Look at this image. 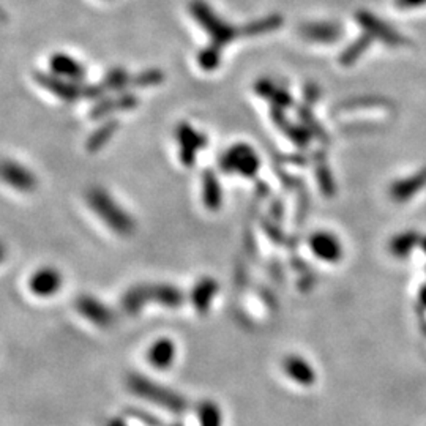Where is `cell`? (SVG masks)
Listing matches in <instances>:
<instances>
[{"instance_id":"cell-26","label":"cell","mask_w":426,"mask_h":426,"mask_svg":"<svg viewBox=\"0 0 426 426\" xmlns=\"http://www.w3.org/2000/svg\"><path fill=\"white\" fill-rule=\"evenodd\" d=\"M376 108V106H383V100L382 99H373V96H365V99H355L347 101L346 104H343V108Z\"/></svg>"},{"instance_id":"cell-31","label":"cell","mask_w":426,"mask_h":426,"mask_svg":"<svg viewBox=\"0 0 426 426\" xmlns=\"http://www.w3.org/2000/svg\"><path fill=\"white\" fill-rule=\"evenodd\" d=\"M418 297H420V302H422V305L426 308V284L420 289V294H418Z\"/></svg>"},{"instance_id":"cell-1","label":"cell","mask_w":426,"mask_h":426,"mask_svg":"<svg viewBox=\"0 0 426 426\" xmlns=\"http://www.w3.org/2000/svg\"><path fill=\"white\" fill-rule=\"evenodd\" d=\"M185 296L179 288L166 283H142L130 288L122 297V308L127 314H138L149 302L163 305L166 308H179Z\"/></svg>"},{"instance_id":"cell-2","label":"cell","mask_w":426,"mask_h":426,"mask_svg":"<svg viewBox=\"0 0 426 426\" xmlns=\"http://www.w3.org/2000/svg\"><path fill=\"white\" fill-rule=\"evenodd\" d=\"M87 204L116 234L131 235L136 230L135 218L103 188H90L87 191Z\"/></svg>"},{"instance_id":"cell-29","label":"cell","mask_w":426,"mask_h":426,"mask_svg":"<svg viewBox=\"0 0 426 426\" xmlns=\"http://www.w3.org/2000/svg\"><path fill=\"white\" fill-rule=\"evenodd\" d=\"M319 95H320V92H319V89L318 87H310V89H306L305 90V103L308 101V103H314L318 99H319Z\"/></svg>"},{"instance_id":"cell-5","label":"cell","mask_w":426,"mask_h":426,"mask_svg":"<svg viewBox=\"0 0 426 426\" xmlns=\"http://www.w3.org/2000/svg\"><path fill=\"white\" fill-rule=\"evenodd\" d=\"M355 19L363 29V33H366L373 41H381V43L393 47L408 45V38L400 30L393 29L392 26L377 18L371 11L361 10L355 15Z\"/></svg>"},{"instance_id":"cell-22","label":"cell","mask_w":426,"mask_h":426,"mask_svg":"<svg viewBox=\"0 0 426 426\" xmlns=\"http://www.w3.org/2000/svg\"><path fill=\"white\" fill-rule=\"evenodd\" d=\"M283 24V18L279 15H269L265 18H261L254 21L245 27V33L254 37V35H264V33H270L276 29H279Z\"/></svg>"},{"instance_id":"cell-27","label":"cell","mask_w":426,"mask_h":426,"mask_svg":"<svg viewBox=\"0 0 426 426\" xmlns=\"http://www.w3.org/2000/svg\"><path fill=\"white\" fill-rule=\"evenodd\" d=\"M318 181L320 186L324 188L325 194H333L335 193V185H333V179L330 177V172H328L327 167H320L318 171Z\"/></svg>"},{"instance_id":"cell-28","label":"cell","mask_w":426,"mask_h":426,"mask_svg":"<svg viewBox=\"0 0 426 426\" xmlns=\"http://www.w3.org/2000/svg\"><path fill=\"white\" fill-rule=\"evenodd\" d=\"M395 5L400 10H415L426 5V0H395Z\"/></svg>"},{"instance_id":"cell-9","label":"cell","mask_w":426,"mask_h":426,"mask_svg":"<svg viewBox=\"0 0 426 426\" xmlns=\"http://www.w3.org/2000/svg\"><path fill=\"white\" fill-rule=\"evenodd\" d=\"M179 144V157L185 166H193L196 163V157L201 149L207 145V138L196 131L190 125H180L176 133Z\"/></svg>"},{"instance_id":"cell-19","label":"cell","mask_w":426,"mask_h":426,"mask_svg":"<svg viewBox=\"0 0 426 426\" xmlns=\"http://www.w3.org/2000/svg\"><path fill=\"white\" fill-rule=\"evenodd\" d=\"M373 45V40L368 37L366 33H363L360 38H355L352 43H349L346 50L340 55V64L343 67H352L355 62H359L365 52L369 50V46Z\"/></svg>"},{"instance_id":"cell-33","label":"cell","mask_w":426,"mask_h":426,"mask_svg":"<svg viewBox=\"0 0 426 426\" xmlns=\"http://www.w3.org/2000/svg\"><path fill=\"white\" fill-rule=\"evenodd\" d=\"M420 245H422L423 251L426 253V237H422V239H420Z\"/></svg>"},{"instance_id":"cell-7","label":"cell","mask_w":426,"mask_h":426,"mask_svg":"<svg viewBox=\"0 0 426 426\" xmlns=\"http://www.w3.org/2000/svg\"><path fill=\"white\" fill-rule=\"evenodd\" d=\"M0 180L21 193H32L38 185L35 174L13 159L0 162Z\"/></svg>"},{"instance_id":"cell-10","label":"cell","mask_w":426,"mask_h":426,"mask_svg":"<svg viewBox=\"0 0 426 426\" xmlns=\"http://www.w3.org/2000/svg\"><path fill=\"white\" fill-rule=\"evenodd\" d=\"M298 33L303 40L311 41V43L332 45L341 38L343 29L338 23H332V21H314V23L300 26Z\"/></svg>"},{"instance_id":"cell-13","label":"cell","mask_w":426,"mask_h":426,"mask_svg":"<svg viewBox=\"0 0 426 426\" xmlns=\"http://www.w3.org/2000/svg\"><path fill=\"white\" fill-rule=\"evenodd\" d=\"M426 186V167L410 174L409 177L395 181L390 186V196L396 202H404L410 198H414L418 191H422Z\"/></svg>"},{"instance_id":"cell-16","label":"cell","mask_w":426,"mask_h":426,"mask_svg":"<svg viewBox=\"0 0 426 426\" xmlns=\"http://www.w3.org/2000/svg\"><path fill=\"white\" fill-rule=\"evenodd\" d=\"M216 294H218V283L211 276L202 278L191 289V305L198 313H207Z\"/></svg>"},{"instance_id":"cell-4","label":"cell","mask_w":426,"mask_h":426,"mask_svg":"<svg viewBox=\"0 0 426 426\" xmlns=\"http://www.w3.org/2000/svg\"><path fill=\"white\" fill-rule=\"evenodd\" d=\"M220 167L226 174H239L242 177H254L261 167V159L248 144H235L220 158Z\"/></svg>"},{"instance_id":"cell-18","label":"cell","mask_w":426,"mask_h":426,"mask_svg":"<svg viewBox=\"0 0 426 426\" xmlns=\"http://www.w3.org/2000/svg\"><path fill=\"white\" fill-rule=\"evenodd\" d=\"M202 202L211 212L218 211L223 204V190L213 171H206L202 176Z\"/></svg>"},{"instance_id":"cell-30","label":"cell","mask_w":426,"mask_h":426,"mask_svg":"<svg viewBox=\"0 0 426 426\" xmlns=\"http://www.w3.org/2000/svg\"><path fill=\"white\" fill-rule=\"evenodd\" d=\"M106 426H127V422H125L123 418L117 417V418H113V420H109Z\"/></svg>"},{"instance_id":"cell-6","label":"cell","mask_w":426,"mask_h":426,"mask_svg":"<svg viewBox=\"0 0 426 426\" xmlns=\"http://www.w3.org/2000/svg\"><path fill=\"white\" fill-rule=\"evenodd\" d=\"M193 11H194V16H196L199 23L202 24V27L211 33L215 46L223 47L235 38L237 30L234 27L225 23L220 16H216L206 4L196 2L193 6Z\"/></svg>"},{"instance_id":"cell-17","label":"cell","mask_w":426,"mask_h":426,"mask_svg":"<svg viewBox=\"0 0 426 426\" xmlns=\"http://www.w3.org/2000/svg\"><path fill=\"white\" fill-rule=\"evenodd\" d=\"M256 92L259 94L262 99L269 100L271 103V108L278 109H288L292 106V96L284 87H279L276 82L270 79H261L256 84Z\"/></svg>"},{"instance_id":"cell-12","label":"cell","mask_w":426,"mask_h":426,"mask_svg":"<svg viewBox=\"0 0 426 426\" xmlns=\"http://www.w3.org/2000/svg\"><path fill=\"white\" fill-rule=\"evenodd\" d=\"M62 284H64V278H62L60 271L54 267L38 269L29 279L32 294L38 297H51L57 294Z\"/></svg>"},{"instance_id":"cell-20","label":"cell","mask_w":426,"mask_h":426,"mask_svg":"<svg viewBox=\"0 0 426 426\" xmlns=\"http://www.w3.org/2000/svg\"><path fill=\"white\" fill-rule=\"evenodd\" d=\"M422 237L418 235L415 230H404V232L398 234L393 237L392 242H390V253H392L395 257H406L412 250L415 248V245L420 243Z\"/></svg>"},{"instance_id":"cell-23","label":"cell","mask_w":426,"mask_h":426,"mask_svg":"<svg viewBox=\"0 0 426 426\" xmlns=\"http://www.w3.org/2000/svg\"><path fill=\"white\" fill-rule=\"evenodd\" d=\"M220 54H221V47L212 45L211 47H207L201 52V67L206 69H213L220 65Z\"/></svg>"},{"instance_id":"cell-8","label":"cell","mask_w":426,"mask_h":426,"mask_svg":"<svg viewBox=\"0 0 426 426\" xmlns=\"http://www.w3.org/2000/svg\"><path fill=\"white\" fill-rule=\"evenodd\" d=\"M74 308L78 310L81 316L86 318L89 323H92L101 328L111 327L116 320V314L113 313V310L94 296H87V294L79 296L74 300Z\"/></svg>"},{"instance_id":"cell-15","label":"cell","mask_w":426,"mask_h":426,"mask_svg":"<svg viewBox=\"0 0 426 426\" xmlns=\"http://www.w3.org/2000/svg\"><path fill=\"white\" fill-rule=\"evenodd\" d=\"M283 368L286 374L294 382L300 383V386L310 387L316 382V373H314L313 366L305 359L298 357V355H289V357H286Z\"/></svg>"},{"instance_id":"cell-21","label":"cell","mask_w":426,"mask_h":426,"mask_svg":"<svg viewBox=\"0 0 426 426\" xmlns=\"http://www.w3.org/2000/svg\"><path fill=\"white\" fill-rule=\"evenodd\" d=\"M199 426H221L223 417L218 404L213 401H202L198 408Z\"/></svg>"},{"instance_id":"cell-3","label":"cell","mask_w":426,"mask_h":426,"mask_svg":"<svg viewBox=\"0 0 426 426\" xmlns=\"http://www.w3.org/2000/svg\"><path fill=\"white\" fill-rule=\"evenodd\" d=\"M127 386L133 395H136L142 400L157 404L172 414H184L188 409V401L180 393L167 388L164 386L150 381L147 376L133 373L128 376Z\"/></svg>"},{"instance_id":"cell-34","label":"cell","mask_w":426,"mask_h":426,"mask_svg":"<svg viewBox=\"0 0 426 426\" xmlns=\"http://www.w3.org/2000/svg\"><path fill=\"white\" fill-rule=\"evenodd\" d=\"M167 426H184L181 423H172V425H167Z\"/></svg>"},{"instance_id":"cell-32","label":"cell","mask_w":426,"mask_h":426,"mask_svg":"<svg viewBox=\"0 0 426 426\" xmlns=\"http://www.w3.org/2000/svg\"><path fill=\"white\" fill-rule=\"evenodd\" d=\"M6 257V248L2 242H0V262H2Z\"/></svg>"},{"instance_id":"cell-14","label":"cell","mask_w":426,"mask_h":426,"mask_svg":"<svg viewBox=\"0 0 426 426\" xmlns=\"http://www.w3.org/2000/svg\"><path fill=\"white\" fill-rule=\"evenodd\" d=\"M177 347L169 338H159L147 351V360L157 369H169L176 360Z\"/></svg>"},{"instance_id":"cell-11","label":"cell","mask_w":426,"mask_h":426,"mask_svg":"<svg viewBox=\"0 0 426 426\" xmlns=\"http://www.w3.org/2000/svg\"><path fill=\"white\" fill-rule=\"evenodd\" d=\"M310 248L314 256L324 262H338L343 257V245L338 237L325 230L314 232L310 237Z\"/></svg>"},{"instance_id":"cell-24","label":"cell","mask_w":426,"mask_h":426,"mask_svg":"<svg viewBox=\"0 0 426 426\" xmlns=\"http://www.w3.org/2000/svg\"><path fill=\"white\" fill-rule=\"evenodd\" d=\"M127 414L131 415L133 418H136V420L142 422V425L145 426H166L163 423V420H159L158 417L149 414L147 410H142V409H138V408H131L127 410Z\"/></svg>"},{"instance_id":"cell-25","label":"cell","mask_w":426,"mask_h":426,"mask_svg":"<svg viewBox=\"0 0 426 426\" xmlns=\"http://www.w3.org/2000/svg\"><path fill=\"white\" fill-rule=\"evenodd\" d=\"M113 131H114L113 127H104V128L96 131L95 135L90 138L89 149L90 150H99L100 147H103V145L108 142V139L111 138V135H113Z\"/></svg>"}]
</instances>
